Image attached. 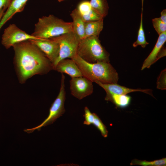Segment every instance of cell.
<instances>
[{
  "instance_id": "cell-1",
  "label": "cell",
  "mask_w": 166,
  "mask_h": 166,
  "mask_svg": "<svg viewBox=\"0 0 166 166\" xmlns=\"http://www.w3.org/2000/svg\"><path fill=\"white\" fill-rule=\"evenodd\" d=\"M12 47L14 63L20 83L34 75L46 74L53 70L52 62L30 40L17 43Z\"/></svg>"
},
{
  "instance_id": "cell-2",
  "label": "cell",
  "mask_w": 166,
  "mask_h": 166,
  "mask_svg": "<svg viewBox=\"0 0 166 166\" xmlns=\"http://www.w3.org/2000/svg\"><path fill=\"white\" fill-rule=\"evenodd\" d=\"M72 59L78 66L83 76L93 82L97 81L103 84L117 83L118 74L109 62L90 63L77 55Z\"/></svg>"
},
{
  "instance_id": "cell-3",
  "label": "cell",
  "mask_w": 166,
  "mask_h": 166,
  "mask_svg": "<svg viewBox=\"0 0 166 166\" xmlns=\"http://www.w3.org/2000/svg\"><path fill=\"white\" fill-rule=\"evenodd\" d=\"M72 31V22H66L50 14L39 18L31 35L39 39L50 38Z\"/></svg>"
},
{
  "instance_id": "cell-4",
  "label": "cell",
  "mask_w": 166,
  "mask_h": 166,
  "mask_svg": "<svg viewBox=\"0 0 166 166\" xmlns=\"http://www.w3.org/2000/svg\"><path fill=\"white\" fill-rule=\"evenodd\" d=\"M77 54L83 60L90 63L109 62V55L101 45L98 36L80 39Z\"/></svg>"
},
{
  "instance_id": "cell-5",
  "label": "cell",
  "mask_w": 166,
  "mask_h": 166,
  "mask_svg": "<svg viewBox=\"0 0 166 166\" xmlns=\"http://www.w3.org/2000/svg\"><path fill=\"white\" fill-rule=\"evenodd\" d=\"M65 76L61 73V84L59 93L57 97L52 104L49 109L47 117L39 125L31 128L24 129L25 132L30 133L37 129L41 130L43 127L53 124L56 120L61 116L65 111L64 104L66 98L65 84Z\"/></svg>"
},
{
  "instance_id": "cell-6",
  "label": "cell",
  "mask_w": 166,
  "mask_h": 166,
  "mask_svg": "<svg viewBox=\"0 0 166 166\" xmlns=\"http://www.w3.org/2000/svg\"><path fill=\"white\" fill-rule=\"evenodd\" d=\"M56 41L59 46V56L53 64V70L61 60L65 58L73 59L77 55L80 39L73 31L50 38Z\"/></svg>"
},
{
  "instance_id": "cell-7",
  "label": "cell",
  "mask_w": 166,
  "mask_h": 166,
  "mask_svg": "<svg viewBox=\"0 0 166 166\" xmlns=\"http://www.w3.org/2000/svg\"><path fill=\"white\" fill-rule=\"evenodd\" d=\"M40 39L29 34L21 30L15 24H10L4 30L1 38V44L6 49L15 44L31 39Z\"/></svg>"
},
{
  "instance_id": "cell-8",
  "label": "cell",
  "mask_w": 166,
  "mask_h": 166,
  "mask_svg": "<svg viewBox=\"0 0 166 166\" xmlns=\"http://www.w3.org/2000/svg\"><path fill=\"white\" fill-rule=\"evenodd\" d=\"M93 82L83 76L71 77L70 81L71 94L79 100L91 95L93 92Z\"/></svg>"
},
{
  "instance_id": "cell-9",
  "label": "cell",
  "mask_w": 166,
  "mask_h": 166,
  "mask_svg": "<svg viewBox=\"0 0 166 166\" xmlns=\"http://www.w3.org/2000/svg\"><path fill=\"white\" fill-rule=\"evenodd\" d=\"M30 40L44 53L53 65L59 56L60 48L58 43L50 38Z\"/></svg>"
},
{
  "instance_id": "cell-10",
  "label": "cell",
  "mask_w": 166,
  "mask_h": 166,
  "mask_svg": "<svg viewBox=\"0 0 166 166\" xmlns=\"http://www.w3.org/2000/svg\"><path fill=\"white\" fill-rule=\"evenodd\" d=\"M166 41V31L159 35L154 48L143 63L141 70L149 68L159 59L166 55V49L163 47Z\"/></svg>"
},
{
  "instance_id": "cell-11",
  "label": "cell",
  "mask_w": 166,
  "mask_h": 166,
  "mask_svg": "<svg viewBox=\"0 0 166 166\" xmlns=\"http://www.w3.org/2000/svg\"><path fill=\"white\" fill-rule=\"evenodd\" d=\"M95 82L105 90L106 93V96L112 94H126L131 92L136 91L143 92L153 96L152 90L150 89H134L120 85L117 83L103 84L97 81H95Z\"/></svg>"
},
{
  "instance_id": "cell-12",
  "label": "cell",
  "mask_w": 166,
  "mask_h": 166,
  "mask_svg": "<svg viewBox=\"0 0 166 166\" xmlns=\"http://www.w3.org/2000/svg\"><path fill=\"white\" fill-rule=\"evenodd\" d=\"M54 70L61 73H66L71 77L83 76L78 66L72 59L65 58L61 60Z\"/></svg>"
},
{
  "instance_id": "cell-13",
  "label": "cell",
  "mask_w": 166,
  "mask_h": 166,
  "mask_svg": "<svg viewBox=\"0 0 166 166\" xmlns=\"http://www.w3.org/2000/svg\"><path fill=\"white\" fill-rule=\"evenodd\" d=\"M28 0H11L10 3L0 20V29L16 13L22 11Z\"/></svg>"
},
{
  "instance_id": "cell-14",
  "label": "cell",
  "mask_w": 166,
  "mask_h": 166,
  "mask_svg": "<svg viewBox=\"0 0 166 166\" xmlns=\"http://www.w3.org/2000/svg\"><path fill=\"white\" fill-rule=\"evenodd\" d=\"M72 19V31L80 39L84 38L85 36V22L81 14L76 8L70 13Z\"/></svg>"
},
{
  "instance_id": "cell-15",
  "label": "cell",
  "mask_w": 166,
  "mask_h": 166,
  "mask_svg": "<svg viewBox=\"0 0 166 166\" xmlns=\"http://www.w3.org/2000/svg\"><path fill=\"white\" fill-rule=\"evenodd\" d=\"M103 20L85 22V36L83 38L98 36L103 28Z\"/></svg>"
},
{
  "instance_id": "cell-16",
  "label": "cell",
  "mask_w": 166,
  "mask_h": 166,
  "mask_svg": "<svg viewBox=\"0 0 166 166\" xmlns=\"http://www.w3.org/2000/svg\"><path fill=\"white\" fill-rule=\"evenodd\" d=\"M131 98L126 94H112L105 96V100L114 104L117 107L123 108L127 106L130 103Z\"/></svg>"
},
{
  "instance_id": "cell-17",
  "label": "cell",
  "mask_w": 166,
  "mask_h": 166,
  "mask_svg": "<svg viewBox=\"0 0 166 166\" xmlns=\"http://www.w3.org/2000/svg\"><path fill=\"white\" fill-rule=\"evenodd\" d=\"M92 8L104 18L108 14L109 5L107 0H90Z\"/></svg>"
},
{
  "instance_id": "cell-18",
  "label": "cell",
  "mask_w": 166,
  "mask_h": 166,
  "mask_svg": "<svg viewBox=\"0 0 166 166\" xmlns=\"http://www.w3.org/2000/svg\"><path fill=\"white\" fill-rule=\"evenodd\" d=\"M143 2L144 0H142L141 12L140 26L138 31L137 40L134 42L132 45L133 46L135 47L138 45H140L142 48H144L147 45L149 44L146 41L143 27Z\"/></svg>"
},
{
  "instance_id": "cell-19",
  "label": "cell",
  "mask_w": 166,
  "mask_h": 166,
  "mask_svg": "<svg viewBox=\"0 0 166 166\" xmlns=\"http://www.w3.org/2000/svg\"><path fill=\"white\" fill-rule=\"evenodd\" d=\"M131 165H138L143 166H165L166 165V158L152 161L141 160L136 159L133 160L130 164Z\"/></svg>"
},
{
  "instance_id": "cell-20",
  "label": "cell",
  "mask_w": 166,
  "mask_h": 166,
  "mask_svg": "<svg viewBox=\"0 0 166 166\" xmlns=\"http://www.w3.org/2000/svg\"><path fill=\"white\" fill-rule=\"evenodd\" d=\"M92 124L99 130L102 136L104 137H106L107 136L108 131L106 127L102 122L98 116L95 113Z\"/></svg>"
},
{
  "instance_id": "cell-21",
  "label": "cell",
  "mask_w": 166,
  "mask_h": 166,
  "mask_svg": "<svg viewBox=\"0 0 166 166\" xmlns=\"http://www.w3.org/2000/svg\"><path fill=\"white\" fill-rule=\"evenodd\" d=\"M85 22L93 21L103 20L104 18L92 9L88 12L81 14Z\"/></svg>"
},
{
  "instance_id": "cell-22",
  "label": "cell",
  "mask_w": 166,
  "mask_h": 166,
  "mask_svg": "<svg viewBox=\"0 0 166 166\" xmlns=\"http://www.w3.org/2000/svg\"><path fill=\"white\" fill-rule=\"evenodd\" d=\"M152 22L153 27L159 35L166 31V23L162 22L159 18L153 19Z\"/></svg>"
},
{
  "instance_id": "cell-23",
  "label": "cell",
  "mask_w": 166,
  "mask_h": 166,
  "mask_svg": "<svg viewBox=\"0 0 166 166\" xmlns=\"http://www.w3.org/2000/svg\"><path fill=\"white\" fill-rule=\"evenodd\" d=\"M76 8L81 14L88 12L92 9L90 2L87 1H83L80 2Z\"/></svg>"
},
{
  "instance_id": "cell-24",
  "label": "cell",
  "mask_w": 166,
  "mask_h": 166,
  "mask_svg": "<svg viewBox=\"0 0 166 166\" xmlns=\"http://www.w3.org/2000/svg\"><path fill=\"white\" fill-rule=\"evenodd\" d=\"M95 113H91L87 107H85L84 109V114L83 115L85 118L83 124L88 125L92 124L94 119Z\"/></svg>"
},
{
  "instance_id": "cell-25",
  "label": "cell",
  "mask_w": 166,
  "mask_h": 166,
  "mask_svg": "<svg viewBox=\"0 0 166 166\" xmlns=\"http://www.w3.org/2000/svg\"><path fill=\"white\" fill-rule=\"evenodd\" d=\"M157 88L166 89V69L162 71L157 81Z\"/></svg>"
},
{
  "instance_id": "cell-26",
  "label": "cell",
  "mask_w": 166,
  "mask_h": 166,
  "mask_svg": "<svg viewBox=\"0 0 166 166\" xmlns=\"http://www.w3.org/2000/svg\"><path fill=\"white\" fill-rule=\"evenodd\" d=\"M11 0H0V13L7 9L9 6Z\"/></svg>"
},
{
  "instance_id": "cell-27",
  "label": "cell",
  "mask_w": 166,
  "mask_h": 166,
  "mask_svg": "<svg viewBox=\"0 0 166 166\" xmlns=\"http://www.w3.org/2000/svg\"><path fill=\"white\" fill-rule=\"evenodd\" d=\"M163 22L166 23V10H163L160 13V17L159 18Z\"/></svg>"
},
{
  "instance_id": "cell-28",
  "label": "cell",
  "mask_w": 166,
  "mask_h": 166,
  "mask_svg": "<svg viewBox=\"0 0 166 166\" xmlns=\"http://www.w3.org/2000/svg\"><path fill=\"white\" fill-rule=\"evenodd\" d=\"M64 0H58V1L59 2H61L62 1H64Z\"/></svg>"
}]
</instances>
